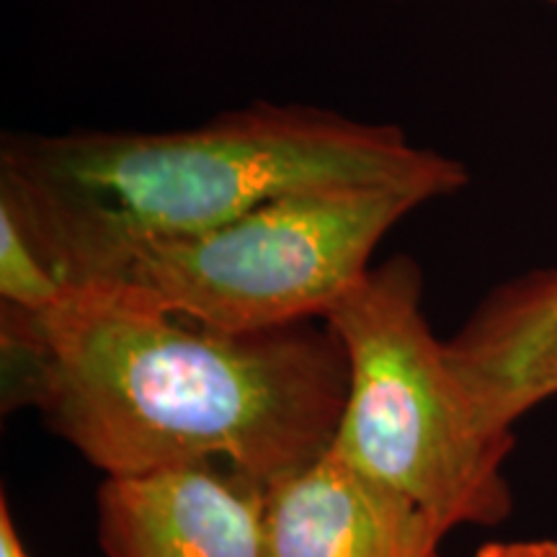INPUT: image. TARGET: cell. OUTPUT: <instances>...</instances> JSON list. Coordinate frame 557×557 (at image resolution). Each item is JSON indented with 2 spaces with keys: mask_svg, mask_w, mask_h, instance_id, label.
<instances>
[{
  "mask_svg": "<svg viewBox=\"0 0 557 557\" xmlns=\"http://www.w3.org/2000/svg\"><path fill=\"white\" fill-rule=\"evenodd\" d=\"M0 344L11 406L37 408L107 478L218 462L269 485L331 447L348 393L325 320L218 331L109 284L3 308Z\"/></svg>",
  "mask_w": 557,
  "mask_h": 557,
  "instance_id": "obj_1",
  "label": "cell"
},
{
  "mask_svg": "<svg viewBox=\"0 0 557 557\" xmlns=\"http://www.w3.org/2000/svg\"><path fill=\"white\" fill-rule=\"evenodd\" d=\"M348 184L403 186L431 201L465 189L470 173L398 124L308 103L253 101L171 132L5 135L0 145V201L67 287L109 282L143 250L269 199Z\"/></svg>",
  "mask_w": 557,
  "mask_h": 557,
  "instance_id": "obj_2",
  "label": "cell"
},
{
  "mask_svg": "<svg viewBox=\"0 0 557 557\" xmlns=\"http://www.w3.org/2000/svg\"><path fill=\"white\" fill-rule=\"evenodd\" d=\"M323 320L348 361L333 449L449 532L500 524L513 431L487 423L431 331L418 263L395 256L369 269Z\"/></svg>",
  "mask_w": 557,
  "mask_h": 557,
  "instance_id": "obj_3",
  "label": "cell"
},
{
  "mask_svg": "<svg viewBox=\"0 0 557 557\" xmlns=\"http://www.w3.org/2000/svg\"><path fill=\"white\" fill-rule=\"evenodd\" d=\"M423 194L385 184L292 191L189 238L158 243L109 287L207 329L250 333L323 320Z\"/></svg>",
  "mask_w": 557,
  "mask_h": 557,
  "instance_id": "obj_4",
  "label": "cell"
},
{
  "mask_svg": "<svg viewBox=\"0 0 557 557\" xmlns=\"http://www.w3.org/2000/svg\"><path fill=\"white\" fill-rule=\"evenodd\" d=\"M96 513L107 557H263V485L218 462L107 478Z\"/></svg>",
  "mask_w": 557,
  "mask_h": 557,
  "instance_id": "obj_5",
  "label": "cell"
},
{
  "mask_svg": "<svg viewBox=\"0 0 557 557\" xmlns=\"http://www.w3.org/2000/svg\"><path fill=\"white\" fill-rule=\"evenodd\" d=\"M449 529L333 444L263 485V557H438Z\"/></svg>",
  "mask_w": 557,
  "mask_h": 557,
  "instance_id": "obj_6",
  "label": "cell"
},
{
  "mask_svg": "<svg viewBox=\"0 0 557 557\" xmlns=\"http://www.w3.org/2000/svg\"><path fill=\"white\" fill-rule=\"evenodd\" d=\"M447 354L487 423L513 431L557 395V269L493 289L447 341Z\"/></svg>",
  "mask_w": 557,
  "mask_h": 557,
  "instance_id": "obj_7",
  "label": "cell"
},
{
  "mask_svg": "<svg viewBox=\"0 0 557 557\" xmlns=\"http://www.w3.org/2000/svg\"><path fill=\"white\" fill-rule=\"evenodd\" d=\"M70 287L47 263L9 201H0V297L3 308L41 312L67 297Z\"/></svg>",
  "mask_w": 557,
  "mask_h": 557,
  "instance_id": "obj_8",
  "label": "cell"
},
{
  "mask_svg": "<svg viewBox=\"0 0 557 557\" xmlns=\"http://www.w3.org/2000/svg\"><path fill=\"white\" fill-rule=\"evenodd\" d=\"M0 557H29L13 524L9 500H0Z\"/></svg>",
  "mask_w": 557,
  "mask_h": 557,
  "instance_id": "obj_9",
  "label": "cell"
},
{
  "mask_svg": "<svg viewBox=\"0 0 557 557\" xmlns=\"http://www.w3.org/2000/svg\"><path fill=\"white\" fill-rule=\"evenodd\" d=\"M511 557H557V542H506Z\"/></svg>",
  "mask_w": 557,
  "mask_h": 557,
  "instance_id": "obj_10",
  "label": "cell"
},
{
  "mask_svg": "<svg viewBox=\"0 0 557 557\" xmlns=\"http://www.w3.org/2000/svg\"><path fill=\"white\" fill-rule=\"evenodd\" d=\"M475 557H511V555H508L506 542H500V545H485L483 549H478Z\"/></svg>",
  "mask_w": 557,
  "mask_h": 557,
  "instance_id": "obj_11",
  "label": "cell"
},
{
  "mask_svg": "<svg viewBox=\"0 0 557 557\" xmlns=\"http://www.w3.org/2000/svg\"><path fill=\"white\" fill-rule=\"evenodd\" d=\"M555 3H557V0H555Z\"/></svg>",
  "mask_w": 557,
  "mask_h": 557,
  "instance_id": "obj_12",
  "label": "cell"
}]
</instances>
